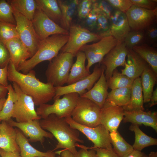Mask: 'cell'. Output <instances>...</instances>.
I'll use <instances>...</instances> for the list:
<instances>
[{"label": "cell", "mask_w": 157, "mask_h": 157, "mask_svg": "<svg viewBox=\"0 0 157 157\" xmlns=\"http://www.w3.org/2000/svg\"><path fill=\"white\" fill-rule=\"evenodd\" d=\"M8 71V81L16 83L23 92L31 97L35 105L46 104L55 97V87L50 83L40 81L36 77L33 70L23 74L18 71L10 62Z\"/></svg>", "instance_id": "1"}, {"label": "cell", "mask_w": 157, "mask_h": 157, "mask_svg": "<svg viewBox=\"0 0 157 157\" xmlns=\"http://www.w3.org/2000/svg\"><path fill=\"white\" fill-rule=\"evenodd\" d=\"M40 124L44 130L51 133L58 141L56 147L52 151L59 149H67L76 156L78 151L76 148L77 142L83 143L79 138V132L72 128L65 118H60L51 114L45 119H40Z\"/></svg>", "instance_id": "2"}, {"label": "cell", "mask_w": 157, "mask_h": 157, "mask_svg": "<svg viewBox=\"0 0 157 157\" xmlns=\"http://www.w3.org/2000/svg\"><path fill=\"white\" fill-rule=\"evenodd\" d=\"M68 39V35L57 34L51 35L41 41L35 54L21 63L17 70L26 74L39 63L46 60L51 61L58 54Z\"/></svg>", "instance_id": "3"}, {"label": "cell", "mask_w": 157, "mask_h": 157, "mask_svg": "<svg viewBox=\"0 0 157 157\" xmlns=\"http://www.w3.org/2000/svg\"><path fill=\"white\" fill-rule=\"evenodd\" d=\"M74 57L69 53L61 52L49 61L45 72L47 82L54 87L67 83Z\"/></svg>", "instance_id": "4"}, {"label": "cell", "mask_w": 157, "mask_h": 157, "mask_svg": "<svg viewBox=\"0 0 157 157\" xmlns=\"http://www.w3.org/2000/svg\"><path fill=\"white\" fill-rule=\"evenodd\" d=\"M79 97L78 94L71 93L64 95L62 98H54V102L52 104H45L40 105L37 109L36 113L42 119L52 114L60 118L71 117Z\"/></svg>", "instance_id": "5"}, {"label": "cell", "mask_w": 157, "mask_h": 157, "mask_svg": "<svg viewBox=\"0 0 157 157\" xmlns=\"http://www.w3.org/2000/svg\"><path fill=\"white\" fill-rule=\"evenodd\" d=\"M101 110V108L93 101L79 97L71 117L78 124L95 127L100 124Z\"/></svg>", "instance_id": "6"}, {"label": "cell", "mask_w": 157, "mask_h": 157, "mask_svg": "<svg viewBox=\"0 0 157 157\" xmlns=\"http://www.w3.org/2000/svg\"><path fill=\"white\" fill-rule=\"evenodd\" d=\"M68 40L61 52L69 53L74 57L80 49L88 43L97 42L103 37L78 24H72L69 29Z\"/></svg>", "instance_id": "7"}, {"label": "cell", "mask_w": 157, "mask_h": 157, "mask_svg": "<svg viewBox=\"0 0 157 157\" xmlns=\"http://www.w3.org/2000/svg\"><path fill=\"white\" fill-rule=\"evenodd\" d=\"M13 86L17 98L14 105L12 117L18 122L41 119V117L37 114L35 110V105L32 97L23 92L15 83L13 82Z\"/></svg>", "instance_id": "8"}, {"label": "cell", "mask_w": 157, "mask_h": 157, "mask_svg": "<svg viewBox=\"0 0 157 157\" xmlns=\"http://www.w3.org/2000/svg\"><path fill=\"white\" fill-rule=\"evenodd\" d=\"M12 9L19 38L32 57L36 52L41 41L35 33L31 21L12 8Z\"/></svg>", "instance_id": "9"}, {"label": "cell", "mask_w": 157, "mask_h": 157, "mask_svg": "<svg viewBox=\"0 0 157 157\" xmlns=\"http://www.w3.org/2000/svg\"><path fill=\"white\" fill-rule=\"evenodd\" d=\"M72 128L84 135L94 144L93 147L112 149V147L109 131L100 124L92 127L82 125L74 122L71 117L65 118Z\"/></svg>", "instance_id": "10"}, {"label": "cell", "mask_w": 157, "mask_h": 157, "mask_svg": "<svg viewBox=\"0 0 157 157\" xmlns=\"http://www.w3.org/2000/svg\"><path fill=\"white\" fill-rule=\"evenodd\" d=\"M117 43V41L111 35L105 37L96 43L86 44L79 51L83 52L87 60L86 68L88 70L93 64L100 63L104 58Z\"/></svg>", "instance_id": "11"}, {"label": "cell", "mask_w": 157, "mask_h": 157, "mask_svg": "<svg viewBox=\"0 0 157 157\" xmlns=\"http://www.w3.org/2000/svg\"><path fill=\"white\" fill-rule=\"evenodd\" d=\"M105 69L104 65L99 63L95 65L92 73L85 78L71 85L55 87V95L53 98L71 93H77L81 96L91 89Z\"/></svg>", "instance_id": "12"}, {"label": "cell", "mask_w": 157, "mask_h": 157, "mask_svg": "<svg viewBox=\"0 0 157 157\" xmlns=\"http://www.w3.org/2000/svg\"><path fill=\"white\" fill-rule=\"evenodd\" d=\"M125 13L131 31L144 30L157 22V8L150 10L133 5Z\"/></svg>", "instance_id": "13"}, {"label": "cell", "mask_w": 157, "mask_h": 157, "mask_svg": "<svg viewBox=\"0 0 157 157\" xmlns=\"http://www.w3.org/2000/svg\"><path fill=\"white\" fill-rule=\"evenodd\" d=\"M31 22L35 33L40 41L53 35H69L68 31L63 28L38 8L35 11Z\"/></svg>", "instance_id": "14"}, {"label": "cell", "mask_w": 157, "mask_h": 157, "mask_svg": "<svg viewBox=\"0 0 157 157\" xmlns=\"http://www.w3.org/2000/svg\"><path fill=\"white\" fill-rule=\"evenodd\" d=\"M40 120L18 122L11 119L7 122L12 126L21 130L26 137L29 138L28 140L29 142H40L43 145L45 138L53 139L54 137L51 133L46 131L41 127L40 122Z\"/></svg>", "instance_id": "15"}, {"label": "cell", "mask_w": 157, "mask_h": 157, "mask_svg": "<svg viewBox=\"0 0 157 157\" xmlns=\"http://www.w3.org/2000/svg\"><path fill=\"white\" fill-rule=\"evenodd\" d=\"M128 51L124 42H117L116 46L104 58L101 64L105 67V77L108 80L114 70L119 66L124 67Z\"/></svg>", "instance_id": "16"}, {"label": "cell", "mask_w": 157, "mask_h": 157, "mask_svg": "<svg viewBox=\"0 0 157 157\" xmlns=\"http://www.w3.org/2000/svg\"><path fill=\"white\" fill-rule=\"evenodd\" d=\"M110 35L117 42H123L131 31L125 13L115 10L109 19Z\"/></svg>", "instance_id": "17"}, {"label": "cell", "mask_w": 157, "mask_h": 157, "mask_svg": "<svg viewBox=\"0 0 157 157\" xmlns=\"http://www.w3.org/2000/svg\"><path fill=\"white\" fill-rule=\"evenodd\" d=\"M124 116V110L122 106H104L101 110L100 124L110 133L116 131Z\"/></svg>", "instance_id": "18"}, {"label": "cell", "mask_w": 157, "mask_h": 157, "mask_svg": "<svg viewBox=\"0 0 157 157\" xmlns=\"http://www.w3.org/2000/svg\"><path fill=\"white\" fill-rule=\"evenodd\" d=\"M124 122H131L139 126L143 124L150 126L157 132V113L151 111L124 110Z\"/></svg>", "instance_id": "19"}, {"label": "cell", "mask_w": 157, "mask_h": 157, "mask_svg": "<svg viewBox=\"0 0 157 157\" xmlns=\"http://www.w3.org/2000/svg\"><path fill=\"white\" fill-rule=\"evenodd\" d=\"M16 138L15 128L7 121H1L0 124V148L8 151L20 153Z\"/></svg>", "instance_id": "20"}, {"label": "cell", "mask_w": 157, "mask_h": 157, "mask_svg": "<svg viewBox=\"0 0 157 157\" xmlns=\"http://www.w3.org/2000/svg\"><path fill=\"white\" fill-rule=\"evenodd\" d=\"M128 49L127 59L121 73L134 80L141 76L148 64L132 49Z\"/></svg>", "instance_id": "21"}, {"label": "cell", "mask_w": 157, "mask_h": 157, "mask_svg": "<svg viewBox=\"0 0 157 157\" xmlns=\"http://www.w3.org/2000/svg\"><path fill=\"white\" fill-rule=\"evenodd\" d=\"M104 71H103L98 81L91 89L79 96L91 101L101 108L103 106L108 93V87Z\"/></svg>", "instance_id": "22"}, {"label": "cell", "mask_w": 157, "mask_h": 157, "mask_svg": "<svg viewBox=\"0 0 157 157\" xmlns=\"http://www.w3.org/2000/svg\"><path fill=\"white\" fill-rule=\"evenodd\" d=\"M5 45L10 54V62L16 69L21 63L31 57L28 49L19 38L10 40Z\"/></svg>", "instance_id": "23"}, {"label": "cell", "mask_w": 157, "mask_h": 157, "mask_svg": "<svg viewBox=\"0 0 157 157\" xmlns=\"http://www.w3.org/2000/svg\"><path fill=\"white\" fill-rule=\"evenodd\" d=\"M17 132L16 142L20 150L21 157H54L56 153L52 150L46 152L39 151L31 145L28 139L18 128Z\"/></svg>", "instance_id": "24"}, {"label": "cell", "mask_w": 157, "mask_h": 157, "mask_svg": "<svg viewBox=\"0 0 157 157\" xmlns=\"http://www.w3.org/2000/svg\"><path fill=\"white\" fill-rule=\"evenodd\" d=\"M75 56L76 58V60L71 68L67 83V85L72 84L82 80L91 74L90 71L86 68V58L84 53L79 51Z\"/></svg>", "instance_id": "25"}, {"label": "cell", "mask_w": 157, "mask_h": 157, "mask_svg": "<svg viewBox=\"0 0 157 157\" xmlns=\"http://www.w3.org/2000/svg\"><path fill=\"white\" fill-rule=\"evenodd\" d=\"M60 10L61 16L60 26L67 31L72 25L73 17L77 10L78 0H57Z\"/></svg>", "instance_id": "26"}, {"label": "cell", "mask_w": 157, "mask_h": 157, "mask_svg": "<svg viewBox=\"0 0 157 157\" xmlns=\"http://www.w3.org/2000/svg\"><path fill=\"white\" fill-rule=\"evenodd\" d=\"M144 103L141 78L139 77L133 81L131 88L129 102L122 107L124 110L126 111L144 110Z\"/></svg>", "instance_id": "27"}, {"label": "cell", "mask_w": 157, "mask_h": 157, "mask_svg": "<svg viewBox=\"0 0 157 157\" xmlns=\"http://www.w3.org/2000/svg\"><path fill=\"white\" fill-rule=\"evenodd\" d=\"M141 84L144 103L150 101L153 88L157 81V74L148 64L141 75Z\"/></svg>", "instance_id": "28"}, {"label": "cell", "mask_w": 157, "mask_h": 157, "mask_svg": "<svg viewBox=\"0 0 157 157\" xmlns=\"http://www.w3.org/2000/svg\"><path fill=\"white\" fill-rule=\"evenodd\" d=\"M131 87L117 89L108 92L103 107L123 106L129 102Z\"/></svg>", "instance_id": "29"}, {"label": "cell", "mask_w": 157, "mask_h": 157, "mask_svg": "<svg viewBox=\"0 0 157 157\" xmlns=\"http://www.w3.org/2000/svg\"><path fill=\"white\" fill-rule=\"evenodd\" d=\"M132 49L157 74V50L156 48L143 43L133 47Z\"/></svg>", "instance_id": "30"}, {"label": "cell", "mask_w": 157, "mask_h": 157, "mask_svg": "<svg viewBox=\"0 0 157 157\" xmlns=\"http://www.w3.org/2000/svg\"><path fill=\"white\" fill-rule=\"evenodd\" d=\"M37 8L58 24L60 23L61 14L57 0H35Z\"/></svg>", "instance_id": "31"}, {"label": "cell", "mask_w": 157, "mask_h": 157, "mask_svg": "<svg viewBox=\"0 0 157 157\" xmlns=\"http://www.w3.org/2000/svg\"><path fill=\"white\" fill-rule=\"evenodd\" d=\"M7 1L12 8L32 20L37 8L35 0H9Z\"/></svg>", "instance_id": "32"}, {"label": "cell", "mask_w": 157, "mask_h": 157, "mask_svg": "<svg viewBox=\"0 0 157 157\" xmlns=\"http://www.w3.org/2000/svg\"><path fill=\"white\" fill-rule=\"evenodd\" d=\"M129 129L135 133V140L132 146L134 150L141 151L146 147L157 144V139L145 134L140 129L139 125L132 124Z\"/></svg>", "instance_id": "33"}, {"label": "cell", "mask_w": 157, "mask_h": 157, "mask_svg": "<svg viewBox=\"0 0 157 157\" xmlns=\"http://www.w3.org/2000/svg\"><path fill=\"white\" fill-rule=\"evenodd\" d=\"M110 136L113 149L119 157H126L134 150L117 131L110 133Z\"/></svg>", "instance_id": "34"}, {"label": "cell", "mask_w": 157, "mask_h": 157, "mask_svg": "<svg viewBox=\"0 0 157 157\" xmlns=\"http://www.w3.org/2000/svg\"><path fill=\"white\" fill-rule=\"evenodd\" d=\"M7 88L8 97L2 110L0 111V119L7 121L11 119L14 105L17 98L13 85L9 84Z\"/></svg>", "instance_id": "35"}, {"label": "cell", "mask_w": 157, "mask_h": 157, "mask_svg": "<svg viewBox=\"0 0 157 157\" xmlns=\"http://www.w3.org/2000/svg\"><path fill=\"white\" fill-rule=\"evenodd\" d=\"M133 81L119 72L116 69L107 81L108 88L113 90L123 88L131 87Z\"/></svg>", "instance_id": "36"}, {"label": "cell", "mask_w": 157, "mask_h": 157, "mask_svg": "<svg viewBox=\"0 0 157 157\" xmlns=\"http://www.w3.org/2000/svg\"><path fill=\"white\" fill-rule=\"evenodd\" d=\"M19 38L16 25L10 23L0 22V42L4 44L12 39Z\"/></svg>", "instance_id": "37"}, {"label": "cell", "mask_w": 157, "mask_h": 157, "mask_svg": "<svg viewBox=\"0 0 157 157\" xmlns=\"http://www.w3.org/2000/svg\"><path fill=\"white\" fill-rule=\"evenodd\" d=\"M124 42L128 49L145 43L144 30H131L125 38Z\"/></svg>", "instance_id": "38"}, {"label": "cell", "mask_w": 157, "mask_h": 157, "mask_svg": "<svg viewBox=\"0 0 157 157\" xmlns=\"http://www.w3.org/2000/svg\"><path fill=\"white\" fill-rule=\"evenodd\" d=\"M5 22L16 25L12 8L7 1L0 0V22Z\"/></svg>", "instance_id": "39"}, {"label": "cell", "mask_w": 157, "mask_h": 157, "mask_svg": "<svg viewBox=\"0 0 157 157\" xmlns=\"http://www.w3.org/2000/svg\"><path fill=\"white\" fill-rule=\"evenodd\" d=\"M92 9L109 19L115 10L106 0H93Z\"/></svg>", "instance_id": "40"}, {"label": "cell", "mask_w": 157, "mask_h": 157, "mask_svg": "<svg viewBox=\"0 0 157 157\" xmlns=\"http://www.w3.org/2000/svg\"><path fill=\"white\" fill-rule=\"evenodd\" d=\"M96 29L97 34L103 38L110 35L109 19L103 15L98 13Z\"/></svg>", "instance_id": "41"}, {"label": "cell", "mask_w": 157, "mask_h": 157, "mask_svg": "<svg viewBox=\"0 0 157 157\" xmlns=\"http://www.w3.org/2000/svg\"><path fill=\"white\" fill-rule=\"evenodd\" d=\"M145 43L154 47H157V26L155 23L144 30Z\"/></svg>", "instance_id": "42"}, {"label": "cell", "mask_w": 157, "mask_h": 157, "mask_svg": "<svg viewBox=\"0 0 157 157\" xmlns=\"http://www.w3.org/2000/svg\"><path fill=\"white\" fill-rule=\"evenodd\" d=\"M93 0H79L77 10L78 17L85 19L92 9Z\"/></svg>", "instance_id": "43"}, {"label": "cell", "mask_w": 157, "mask_h": 157, "mask_svg": "<svg viewBox=\"0 0 157 157\" xmlns=\"http://www.w3.org/2000/svg\"><path fill=\"white\" fill-rule=\"evenodd\" d=\"M115 10L126 13L133 5L131 0H106Z\"/></svg>", "instance_id": "44"}, {"label": "cell", "mask_w": 157, "mask_h": 157, "mask_svg": "<svg viewBox=\"0 0 157 157\" xmlns=\"http://www.w3.org/2000/svg\"><path fill=\"white\" fill-rule=\"evenodd\" d=\"M133 5L146 9L153 10L157 8V0H131Z\"/></svg>", "instance_id": "45"}, {"label": "cell", "mask_w": 157, "mask_h": 157, "mask_svg": "<svg viewBox=\"0 0 157 157\" xmlns=\"http://www.w3.org/2000/svg\"><path fill=\"white\" fill-rule=\"evenodd\" d=\"M10 60L8 50L5 45L0 42V68H3L8 65Z\"/></svg>", "instance_id": "46"}, {"label": "cell", "mask_w": 157, "mask_h": 157, "mask_svg": "<svg viewBox=\"0 0 157 157\" xmlns=\"http://www.w3.org/2000/svg\"><path fill=\"white\" fill-rule=\"evenodd\" d=\"M76 146L81 149L78 151L76 157H97L96 151L91 147L90 148V150H88V147L80 145L78 143L76 144Z\"/></svg>", "instance_id": "47"}, {"label": "cell", "mask_w": 157, "mask_h": 157, "mask_svg": "<svg viewBox=\"0 0 157 157\" xmlns=\"http://www.w3.org/2000/svg\"><path fill=\"white\" fill-rule=\"evenodd\" d=\"M97 14V12L92 8L85 18L86 24L91 30L96 28Z\"/></svg>", "instance_id": "48"}, {"label": "cell", "mask_w": 157, "mask_h": 157, "mask_svg": "<svg viewBox=\"0 0 157 157\" xmlns=\"http://www.w3.org/2000/svg\"><path fill=\"white\" fill-rule=\"evenodd\" d=\"M96 152L97 157H119L114 151L113 149H107L91 147Z\"/></svg>", "instance_id": "49"}, {"label": "cell", "mask_w": 157, "mask_h": 157, "mask_svg": "<svg viewBox=\"0 0 157 157\" xmlns=\"http://www.w3.org/2000/svg\"><path fill=\"white\" fill-rule=\"evenodd\" d=\"M8 65L3 68H0V84L5 87H7L9 85L8 80Z\"/></svg>", "instance_id": "50"}, {"label": "cell", "mask_w": 157, "mask_h": 157, "mask_svg": "<svg viewBox=\"0 0 157 157\" xmlns=\"http://www.w3.org/2000/svg\"><path fill=\"white\" fill-rule=\"evenodd\" d=\"M0 155L1 157H21L20 153L8 151L0 148Z\"/></svg>", "instance_id": "51"}, {"label": "cell", "mask_w": 157, "mask_h": 157, "mask_svg": "<svg viewBox=\"0 0 157 157\" xmlns=\"http://www.w3.org/2000/svg\"><path fill=\"white\" fill-rule=\"evenodd\" d=\"M144 153L141 151L134 150L126 157H147Z\"/></svg>", "instance_id": "52"}, {"label": "cell", "mask_w": 157, "mask_h": 157, "mask_svg": "<svg viewBox=\"0 0 157 157\" xmlns=\"http://www.w3.org/2000/svg\"><path fill=\"white\" fill-rule=\"evenodd\" d=\"M55 152L56 154H60L61 157H75L72 153L67 149H63Z\"/></svg>", "instance_id": "53"}, {"label": "cell", "mask_w": 157, "mask_h": 157, "mask_svg": "<svg viewBox=\"0 0 157 157\" xmlns=\"http://www.w3.org/2000/svg\"><path fill=\"white\" fill-rule=\"evenodd\" d=\"M149 107H151L157 104V88L153 91L150 101Z\"/></svg>", "instance_id": "54"}, {"label": "cell", "mask_w": 157, "mask_h": 157, "mask_svg": "<svg viewBox=\"0 0 157 157\" xmlns=\"http://www.w3.org/2000/svg\"><path fill=\"white\" fill-rule=\"evenodd\" d=\"M8 92L7 87H5L0 84V99L5 97Z\"/></svg>", "instance_id": "55"}, {"label": "cell", "mask_w": 157, "mask_h": 157, "mask_svg": "<svg viewBox=\"0 0 157 157\" xmlns=\"http://www.w3.org/2000/svg\"><path fill=\"white\" fill-rule=\"evenodd\" d=\"M6 98L4 97L0 99V111L2 109Z\"/></svg>", "instance_id": "56"}, {"label": "cell", "mask_w": 157, "mask_h": 157, "mask_svg": "<svg viewBox=\"0 0 157 157\" xmlns=\"http://www.w3.org/2000/svg\"><path fill=\"white\" fill-rule=\"evenodd\" d=\"M148 157H157V152L154 151L151 152L148 156Z\"/></svg>", "instance_id": "57"}, {"label": "cell", "mask_w": 157, "mask_h": 157, "mask_svg": "<svg viewBox=\"0 0 157 157\" xmlns=\"http://www.w3.org/2000/svg\"><path fill=\"white\" fill-rule=\"evenodd\" d=\"M1 121V120L0 119V123Z\"/></svg>", "instance_id": "58"}, {"label": "cell", "mask_w": 157, "mask_h": 157, "mask_svg": "<svg viewBox=\"0 0 157 157\" xmlns=\"http://www.w3.org/2000/svg\"><path fill=\"white\" fill-rule=\"evenodd\" d=\"M58 157H61H61H60V156H58Z\"/></svg>", "instance_id": "59"}]
</instances>
